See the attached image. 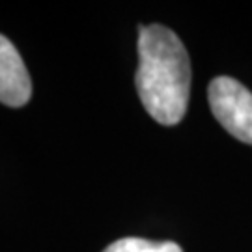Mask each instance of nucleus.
<instances>
[{"mask_svg": "<svg viewBox=\"0 0 252 252\" xmlns=\"http://www.w3.org/2000/svg\"><path fill=\"white\" fill-rule=\"evenodd\" d=\"M32 95V81L15 45L0 34V103L23 107Z\"/></svg>", "mask_w": 252, "mask_h": 252, "instance_id": "7ed1b4c3", "label": "nucleus"}, {"mask_svg": "<svg viewBox=\"0 0 252 252\" xmlns=\"http://www.w3.org/2000/svg\"><path fill=\"white\" fill-rule=\"evenodd\" d=\"M136 90L150 116L162 126H176L187 112L190 60L170 28L140 27Z\"/></svg>", "mask_w": 252, "mask_h": 252, "instance_id": "f257e3e1", "label": "nucleus"}, {"mask_svg": "<svg viewBox=\"0 0 252 252\" xmlns=\"http://www.w3.org/2000/svg\"><path fill=\"white\" fill-rule=\"evenodd\" d=\"M209 107L230 135L252 144V94L230 77H217L207 88Z\"/></svg>", "mask_w": 252, "mask_h": 252, "instance_id": "f03ea898", "label": "nucleus"}, {"mask_svg": "<svg viewBox=\"0 0 252 252\" xmlns=\"http://www.w3.org/2000/svg\"><path fill=\"white\" fill-rule=\"evenodd\" d=\"M103 252H183L172 241H150L142 237H124L108 245Z\"/></svg>", "mask_w": 252, "mask_h": 252, "instance_id": "20e7f679", "label": "nucleus"}]
</instances>
